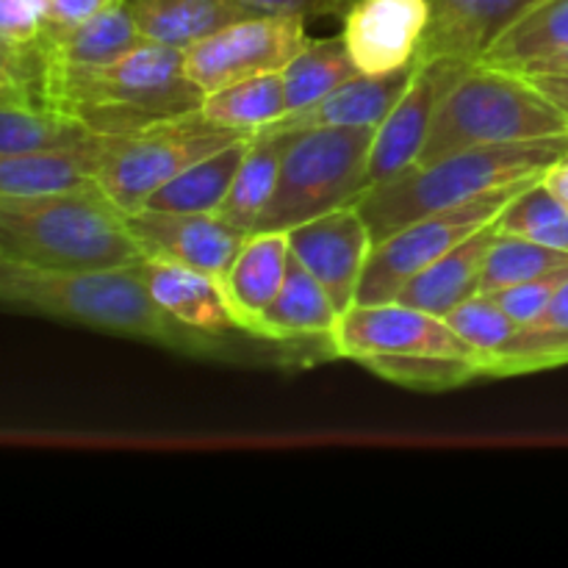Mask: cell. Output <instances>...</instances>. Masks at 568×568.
<instances>
[{"instance_id":"6da1fadb","label":"cell","mask_w":568,"mask_h":568,"mask_svg":"<svg viewBox=\"0 0 568 568\" xmlns=\"http://www.w3.org/2000/svg\"><path fill=\"white\" fill-rule=\"evenodd\" d=\"M0 308L139 338L186 355H222L231 347L170 320L153 303L136 266L42 270L0 258Z\"/></svg>"},{"instance_id":"7a4b0ae2","label":"cell","mask_w":568,"mask_h":568,"mask_svg":"<svg viewBox=\"0 0 568 568\" xmlns=\"http://www.w3.org/2000/svg\"><path fill=\"white\" fill-rule=\"evenodd\" d=\"M0 258L42 270H122L144 258L128 216L94 183L0 194Z\"/></svg>"},{"instance_id":"3957f363","label":"cell","mask_w":568,"mask_h":568,"mask_svg":"<svg viewBox=\"0 0 568 568\" xmlns=\"http://www.w3.org/2000/svg\"><path fill=\"white\" fill-rule=\"evenodd\" d=\"M205 94L186 72L183 50L139 42L98 70L61 72L42 81V105L72 116L92 133H122L200 111Z\"/></svg>"},{"instance_id":"277c9868","label":"cell","mask_w":568,"mask_h":568,"mask_svg":"<svg viewBox=\"0 0 568 568\" xmlns=\"http://www.w3.org/2000/svg\"><path fill=\"white\" fill-rule=\"evenodd\" d=\"M564 153H568V133L536 142L458 150L366 189L355 200V209L366 220L375 242H381L419 216L541 178Z\"/></svg>"},{"instance_id":"5b68a950","label":"cell","mask_w":568,"mask_h":568,"mask_svg":"<svg viewBox=\"0 0 568 568\" xmlns=\"http://www.w3.org/2000/svg\"><path fill=\"white\" fill-rule=\"evenodd\" d=\"M564 111L527 75L475 61L455 75L433 116L419 164L488 144L566 136Z\"/></svg>"},{"instance_id":"8992f818","label":"cell","mask_w":568,"mask_h":568,"mask_svg":"<svg viewBox=\"0 0 568 568\" xmlns=\"http://www.w3.org/2000/svg\"><path fill=\"white\" fill-rule=\"evenodd\" d=\"M247 136L255 133L222 128L200 111L150 122L133 131L94 133L89 175L128 216L142 211L144 203L189 164Z\"/></svg>"},{"instance_id":"52a82bcc","label":"cell","mask_w":568,"mask_h":568,"mask_svg":"<svg viewBox=\"0 0 568 568\" xmlns=\"http://www.w3.org/2000/svg\"><path fill=\"white\" fill-rule=\"evenodd\" d=\"M286 133L275 197L255 231H292L366 192L375 128H303ZM253 231V233H255Z\"/></svg>"},{"instance_id":"ba28073f","label":"cell","mask_w":568,"mask_h":568,"mask_svg":"<svg viewBox=\"0 0 568 568\" xmlns=\"http://www.w3.org/2000/svg\"><path fill=\"white\" fill-rule=\"evenodd\" d=\"M536 181V178H532ZM530 181L516 183V186L499 189V192L483 194V197L471 200V203L455 205V209L436 211V214L419 216V220L408 222L405 227L394 231L392 236L381 239L372 247L369 261H366L364 277H361L358 297L355 303L372 305V303H388L399 294V288L419 275L422 270L447 255L449 250L458 247L460 242L477 233L480 227L491 225L505 205L510 203L521 186Z\"/></svg>"},{"instance_id":"9c48e42d","label":"cell","mask_w":568,"mask_h":568,"mask_svg":"<svg viewBox=\"0 0 568 568\" xmlns=\"http://www.w3.org/2000/svg\"><path fill=\"white\" fill-rule=\"evenodd\" d=\"M308 42L305 20L294 14H253L200 39L186 55V72L203 94L244 81L283 72Z\"/></svg>"},{"instance_id":"30bf717a","label":"cell","mask_w":568,"mask_h":568,"mask_svg":"<svg viewBox=\"0 0 568 568\" xmlns=\"http://www.w3.org/2000/svg\"><path fill=\"white\" fill-rule=\"evenodd\" d=\"M336 358L364 361L369 355H455L471 358L444 316L388 300L344 311L333 331ZM475 361V358H471ZM477 364V361H475Z\"/></svg>"},{"instance_id":"8fae6325","label":"cell","mask_w":568,"mask_h":568,"mask_svg":"<svg viewBox=\"0 0 568 568\" xmlns=\"http://www.w3.org/2000/svg\"><path fill=\"white\" fill-rule=\"evenodd\" d=\"M292 258L320 281L338 316L353 308L375 236L355 205L327 211L286 231Z\"/></svg>"},{"instance_id":"7c38bea8","label":"cell","mask_w":568,"mask_h":568,"mask_svg":"<svg viewBox=\"0 0 568 568\" xmlns=\"http://www.w3.org/2000/svg\"><path fill=\"white\" fill-rule=\"evenodd\" d=\"M464 67V61H416L408 89L397 100V105L388 111L386 120L375 128L369 170H366L369 186L366 189L392 181V178L403 175L419 164L438 103Z\"/></svg>"},{"instance_id":"4fadbf2b","label":"cell","mask_w":568,"mask_h":568,"mask_svg":"<svg viewBox=\"0 0 568 568\" xmlns=\"http://www.w3.org/2000/svg\"><path fill=\"white\" fill-rule=\"evenodd\" d=\"M342 20V39L358 72L383 75L416 64L430 0H353Z\"/></svg>"},{"instance_id":"5bb4252c","label":"cell","mask_w":568,"mask_h":568,"mask_svg":"<svg viewBox=\"0 0 568 568\" xmlns=\"http://www.w3.org/2000/svg\"><path fill=\"white\" fill-rule=\"evenodd\" d=\"M128 227L142 255L192 266L220 281L250 236L220 214H175L153 209L128 214Z\"/></svg>"},{"instance_id":"9a60e30c","label":"cell","mask_w":568,"mask_h":568,"mask_svg":"<svg viewBox=\"0 0 568 568\" xmlns=\"http://www.w3.org/2000/svg\"><path fill=\"white\" fill-rule=\"evenodd\" d=\"M136 272L153 303L178 325L231 347H242V338H255L239 327L227 308L220 277L150 255L139 261Z\"/></svg>"},{"instance_id":"2e32d148","label":"cell","mask_w":568,"mask_h":568,"mask_svg":"<svg viewBox=\"0 0 568 568\" xmlns=\"http://www.w3.org/2000/svg\"><path fill=\"white\" fill-rule=\"evenodd\" d=\"M538 0H430V26L416 61L475 64L499 33Z\"/></svg>"},{"instance_id":"e0dca14e","label":"cell","mask_w":568,"mask_h":568,"mask_svg":"<svg viewBox=\"0 0 568 568\" xmlns=\"http://www.w3.org/2000/svg\"><path fill=\"white\" fill-rule=\"evenodd\" d=\"M338 311L303 264L292 258L281 292L270 305L250 322L247 333L270 344H303L314 342L333 353V331H336Z\"/></svg>"},{"instance_id":"ac0fdd59","label":"cell","mask_w":568,"mask_h":568,"mask_svg":"<svg viewBox=\"0 0 568 568\" xmlns=\"http://www.w3.org/2000/svg\"><path fill=\"white\" fill-rule=\"evenodd\" d=\"M414 67L383 72V75H364L358 72L333 89L320 103L303 111L286 114L266 131H303V128H377L397 105L403 92L414 78Z\"/></svg>"},{"instance_id":"d6986e66","label":"cell","mask_w":568,"mask_h":568,"mask_svg":"<svg viewBox=\"0 0 568 568\" xmlns=\"http://www.w3.org/2000/svg\"><path fill=\"white\" fill-rule=\"evenodd\" d=\"M144 42L128 0H114L81 26L50 37L42 48V81L61 72L98 70Z\"/></svg>"},{"instance_id":"ffe728a7","label":"cell","mask_w":568,"mask_h":568,"mask_svg":"<svg viewBox=\"0 0 568 568\" xmlns=\"http://www.w3.org/2000/svg\"><path fill=\"white\" fill-rule=\"evenodd\" d=\"M292 264V247L283 231H255L244 239L231 270L222 277L227 308L247 333L250 322L275 300Z\"/></svg>"},{"instance_id":"44dd1931","label":"cell","mask_w":568,"mask_h":568,"mask_svg":"<svg viewBox=\"0 0 568 568\" xmlns=\"http://www.w3.org/2000/svg\"><path fill=\"white\" fill-rule=\"evenodd\" d=\"M494 236H497L494 222L471 233L466 242H460L458 247H453L447 255L433 261L419 275L410 277L394 300L410 305V308L427 311V314L447 316L449 311L458 308L460 303H466V300L477 294Z\"/></svg>"},{"instance_id":"7402d4cb","label":"cell","mask_w":568,"mask_h":568,"mask_svg":"<svg viewBox=\"0 0 568 568\" xmlns=\"http://www.w3.org/2000/svg\"><path fill=\"white\" fill-rule=\"evenodd\" d=\"M128 9L148 42L178 50H189L220 28L258 14L239 0H128Z\"/></svg>"},{"instance_id":"603a6c76","label":"cell","mask_w":568,"mask_h":568,"mask_svg":"<svg viewBox=\"0 0 568 568\" xmlns=\"http://www.w3.org/2000/svg\"><path fill=\"white\" fill-rule=\"evenodd\" d=\"M568 364V281L558 288L547 308L527 325L516 327L514 336L497 355L486 361V377H514L530 372L558 369Z\"/></svg>"},{"instance_id":"cb8c5ba5","label":"cell","mask_w":568,"mask_h":568,"mask_svg":"<svg viewBox=\"0 0 568 568\" xmlns=\"http://www.w3.org/2000/svg\"><path fill=\"white\" fill-rule=\"evenodd\" d=\"M250 142H253V136L239 139V142L214 150V153L189 164L172 181H166L144 203V209L175 211V214H216L220 205L225 203L227 192H231L233 175H236Z\"/></svg>"},{"instance_id":"d4e9b609","label":"cell","mask_w":568,"mask_h":568,"mask_svg":"<svg viewBox=\"0 0 568 568\" xmlns=\"http://www.w3.org/2000/svg\"><path fill=\"white\" fill-rule=\"evenodd\" d=\"M283 148H286V133L283 131L255 133L236 175H233L231 192L216 211L222 220L244 233H253L258 227L261 216L275 197Z\"/></svg>"},{"instance_id":"484cf974","label":"cell","mask_w":568,"mask_h":568,"mask_svg":"<svg viewBox=\"0 0 568 568\" xmlns=\"http://www.w3.org/2000/svg\"><path fill=\"white\" fill-rule=\"evenodd\" d=\"M568 50V0H538L483 53V64L519 70Z\"/></svg>"},{"instance_id":"4316f807","label":"cell","mask_w":568,"mask_h":568,"mask_svg":"<svg viewBox=\"0 0 568 568\" xmlns=\"http://www.w3.org/2000/svg\"><path fill=\"white\" fill-rule=\"evenodd\" d=\"M200 114L209 116L216 125L233 128V131H266L288 114L283 75L266 72V75L244 78L231 87L216 89V92L205 94Z\"/></svg>"},{"instance_id":"83f0119b","label":"cell","mask_w":568,"mask_h":568,"mask_svg":"<svg viewBox=\"0 0 568 568\" xmlns=\"http://www.w3.org/2000/svg\"><path fill=\"white\" fill-rule=\"evenodd\" d=\"M94 136L83 148L0 153V194H31L75 189L92 183L89 159Z\"/></svg>"},{"instance_id":"f1b7e54d","label":"cell","mask_w":568,"mask_h":568,"mask_svg":"<svg viewBox=\"0 0 568 568\" xmlns=\"http://www.w3.org/2000/svg\"><path fill=\"white\" fill-rule=\"evenodd\" d=\"M281 75L283 89H286L288 114H294V111L320 103L333 89L358 75V67L353 64L347 44L338 33L331 39H308Z\"/></svg>"},{"instance_id":"f546056e","label":"cell","mask_w":568,"mask_h":568,"mask_svg":"<svg viewBox=\"0 0 568 568\" xmlns=\"http://www.w3.org/2000/svg\"><path fill=\"white\" fill-rule=\"evenodd\" d=\"M94 133L61 111L42 105H0V153L83 148Z\"/></svg>"},{"instance_id":"4dcf8cb0","label":"cell","mask_w":568,"mask_h":568,"mask_svg":"<svg viewBox=\"0 0 568 568\" xmlns=\"http://www.w3.org/2000/svg\"><path fill=\"white\" fill-rule=\"evenodd\" d=\"M566 266L568 253H564V250H555L547 247V244L530 242V239L514 236V233L497 231L491 250L486 255V266H483L477 294L503 292V288L516 286V283L536 281V277L549 275L555 270H566Z\"/></svg>"},{"instance_id":"1f68e13d","label":"cell","mask_w":568,"mask_h":568,"mask_svg":"<svg viewBox=\"0 0 568 568\" xmlns=\"http://www.w3.org/2000/svg\"><path fill=\"white\" fill-rule=\"evenodd\" d=\"M541 178L521 186L494 222L499 233H514L568 253V205L544 186Z\"/></svg>"},{"instance_id":"d6a6232c","label":"cell","mask_w":568,"mask_h":568,"mask_svg":"<svg viewBox=\"0 0 568 568\" xmlns=\"http://www.w3.org/2000/svg\"><path fill=\"white\" fill-rule=\"evenodd\" d=\"M358 364L372 375L414 392H453L483 377L475 361L455 355H369Z\"/></svg>"},{"instance_id":"836d02e7","label":"cell","mask_w":568,"mask_h":568,"mask_svg":"<svg viewBox=\"0 0 568 568\" xmlns=\"http://www.w3.org/2000/svg\"><path fill=\"white\" fill-rule=\"evenodd\" d=\"M447 325L453 327L455 336L469 347L471 358L477 361V366H486V361L491 355H497L503 349V344L508 342L516 333V322L494 303V297L488 294H475L466 303H460L458 308L449 311Z\"/></svg>"},{"instance_id":"e575fe53","label":"cell","mask_w":568,"mask_h":568,"mask_svg":"<svg viewBox=\"0 0 568 568\" xmlns=\"http://www.w3.org/2000/svg\"><path fill=\"white\" fill-rule=\"evenodd\" d=\"M44 37V0H0V44L42 61Z\"/></svg>"},{"instance_id":"d590c367","label":"cell","mask_w":568,"mask_h":568,"mask_svg":"<svg viewBox=\"0 0 568 568\" xmlns=\"http://www.w3.org/2000/svg\"><path fill=\"white\" fill-rule=\"evenodd\" d=\"M0 105H42V61L6 44H0Z\"/></svg>"},{"instance_id":"8d00e7d4","label":"cell","mask_w":568,"mask_h":568,"mask_svg":"<svg viewBox=\"0 0 568 568\" xmlns=\"http://www.w3.org/2000/svg\"><path fill=\"white\" fill-rule=\"evenodd\" d=\"M568 281V266L566 270H555L549 275L536 277V281L516 283V286L503 288V292H494L488 297H494V303L516 322V325H527V322L536 320L544 308L549 305V300L558 294V288Z\"/></svg>"},{"instance_id":"74e56055","label":"cell","mask_w":568,"mask_h":568,"mask_svg":"<svg viewBox=\"0 0 568 568\" xmlns=\"http://www.w3.org/2000/svg\"><path fill=\"white\" fill-rule=\"evenodd\" d=\"M258 14H294L308 20H325V17H344L353 0H239Z\"/></svg>"},{"instance_id":"f35d334b","label":"cell","mask_w":568,"mask_h":568,"mask_svg":"<svg viewBox=\"0 0 568 568\" xmlns=\"http://www.w3.org/2000/svg\"><path fill=\"white\" fill-rule=\"evenodd\" d=\"M111 3L114 0H44V17H48V37H44V42L55 37V33L81 26V22H87L89 17H94Z\"/></svg>"},{"instance_id":"ab89813d","label":"cell","mask_w":568,"mask_h":568,"mask_svg":"<svg viewBox=\"0 0 568 568\" xmlns=\"http://www.w3.org/2000/svg\"><path fill=\"white\" fill-rule=\"evenodd\" d=\"M527 75V72H521ZM560 111L566 114L568 120V75H552V72H536V75H527Z\"/></svg>"},{"instance_id":"60d3db41","label":"cell","mask_w":568,"mask_h":568,"mask_svg":"<svg viewBox=\"0 0 568 568\" xmlns=\"http://www.w3.org/2000/svg\"><path fill=\"white\" fill-rule=\"evenodd\" d=\"M541 181H544V186L555 194V197H560L568 205V153L560 155V159L555 161L547 172H544Z\"/></svg>"},{"instance_id":"b9f144b4","label":"cell","mask_w":568,"mask_h":568,"mask_svg":"<svg viewBox=\"0 0 568 568\" xmlns=\"http://www.w3.org/2000/svg\"><path fill=\"white\" fill-rule=\"evenodd\" d=\"M516 72H527V75H536V72H552V75H568V50L558 55H547V59L530 61V64L519 67Z\"/></svg>"}]
</instances>
